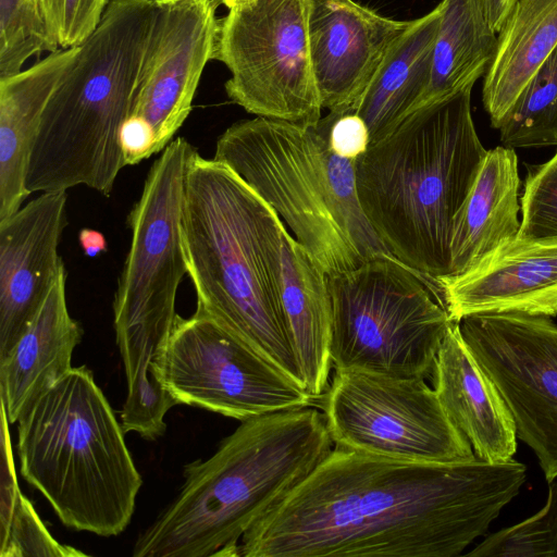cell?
I'll use <instances>...</instances> for the list:
<instances>
[{"label":"cell","mask_w":557,"mask_h":557,"mask_svg":"<svg viewBox=\"0 0 557 557\" xmlns=\"http://www.w3.org/2000/svg\"><path fill=\"white\" fill-rule=\"evenodd\" d=\"M510 459H394L334 446L243 535L237 557H455L520 492Z\"/></svg>","instance_id":"cell-1"},{"label":"cell","mask_w":557,"mask_h":557,"mask_svg":"<svg viewBox=\"0 0 557 557\" xmlns=\"http://www.w3.org/2000/svg\"><path fill=\"white\" fill-rule=\"evenodd\" d=\"M284 224L232 168L198 150L193 153L185 176L182 232L196 310L304 386L280 297Z\"/></svg>","instance_id":"cell-2"},{"label":"cell","mask_w":557,"mask_h":557,"mask_svg":"<svg viewBox=\"0 0 557 557\" xmlns=\"http://www.w3.org/2000/svg\"><path fill=\"white\" fill-rule=\"evenodd\" d=\"M334 447L311 406L240 421L206 460L184 466L174 499L144 529L134 557H237L247 530Z\"/></svg>","instance_id":"cell-3"},{"label":"cell","mask_w":557,"mask_h":557,"mask_svg":"<svg viewBox=\"0 0 557 557\" xmlns=\"http://www.w3.org/2000/svg\"><path fill=\"white\" fill-rule=\"evenodd\" d=\"M471 91L414 110L355 160L359 203L376 235L432 282L449 274L455 220L487 153Z\"/></svg>","instance_id":"cell-4"},{"label":"cell","mask_w":557,"mask_h":557,"mask_svg":"<svg viewBox=\"0 0 557 557\" xmlns=\"http://www.w3.org/2000/svg\"><path fill=\"white\" fill-rule=\"evenodd\" d=\"M160 24L161 0H110L44 110L26 174L30 194L84 185L111 195L126 166L121 129L144 84Z\"/></svg>","instance_id":"cell-5"},{"label":"cell","mask_w":557,"mask_h":557,"mask_svg":"<svg viewBox=\"0 0 557 557\" xmlns=\"http://www.w3.org/2000/svg\"><path fill=\"white\" fill-rule=\"evenodd\" d=\"M213 159L232 168L281 216L327 275L393 256L359 203L355 160L315 125L257 116L228 126Z\"/></svg>","instance_id":"cell-6"},{"label":"cell","mask_w":557,"mask_h":557,"mask_svg":"<svg viewBox=\"0 0 557 557\" xmlns=\"http://www.w3.org/2000/svg\"><path fill=\"white\" fill-rule=\"evenodd\" d=\"M17 435L22 476L65 527L100 536L126 529L143 480L86 366L72 368L27 408Z\"/></svg>","instance_id":"cell-7"},{"label":"cell","mask_w":557,"mask_h":557,"mask_svg":"<svg viewBox=\"0 0 557 557\" xmlns=\"http://www.w3.org/2000/svg\"><path fill=\"white\" fill-rule=\"evenodd\" d=\"M430 282L394 256L327 276L333 368L430 377L454 322Z\"/></svg>","instance_id":"cell-8"},{"label":"cell","mask_w":557,"mask_h":557,"mask_svg":"<svg viewBox=\"0 0 557 557\" xmlns=\"http://www.w3.org/2000/svg\"><path fill=\"white\" fill-rule=\"evenodd\" d=\"M197 150L176 137L152 163L127 216L131 245L113 298L115 338L168 343L187 274L182 215L185 176Z\"/></svg>","instance_id":"cell-9"},{"label":"cell","mask_w":557,"mask_h":557,"mask_svg":"<svg viewBox=\"0 0 557 557\" xmlns=\"http://www.w3.org/2000/svg\"><path fill=\"white\" fill-rule=\"evenodd\" d=\"M213 60L231 77L228 99L248 113L304 125L322 104L308 38V0H250L219 18Z\"/></svg>","instance_id":"cell-10"},{"label":"cell","mask_w":557,"mask_h":557,"mask_svg":"<svg viewBox=\"0 0 557 557\" xmlns=\"http://www.w3.org/2000/svg\"><path fill=\"white\" fill-rule=\"evenodd\" d=\"M319 399L334 446L423 462L476 457L425 379L335 370Z\"/></svg>","instance_id":"cell-11"},{"label":"cell","mask_w":557,"mask_h":557,"mask_svg":"<svg viewBox=\"0 0 557 557\" xmlns=\"http://www.w3.org/2000/svg\"><path fill=\"white\" fill-rule=\"evenodd\" d=\"M161 381L177 405H189L239 421L314 400L256 350L209 315H177Z\"/></svg>","instance_id":"cell-12"},{"label":"cell","mask_w":557,"mask_h":557,"mask_svg":"<svg viewBox=\"0 0 557 557\" xmlns=\"http://www.w3.org/2000/svg\"><path fill=\"white\" fill-rule=\"evenodd\" d=\"M461 335L507 405L517 437L557 479V324L549 317L484 313L459 321Z\"/></svg>","instance_id":"cell-13"},{"label":"cell","mask_w":557,"mask_h":557,"mask_svg":"<svg viewBox=\"0 0 557 557\" xmlns=\"http://www.w3.org/2000/svg\"><path fill=\"white\" fill-rule=\"evenodd\" d=\"M411 21L354 0H308V38L322 108L354 113L385 57Z\"/></svg>","instance_id":"cell-14"},{"label":"cell","mask_w":557,"mask_h":557,"mask_svg":"<svg viewBox=\"0 0 557 557\" xmlns=\"http://www.w3.org/2000/svg\"><path fill=\"white\" fill-rule=\"evenodd\" d=\"M66 190L41 193L0 221V359L26 330L64 267L58 248Z\"/></svg>","instance_id":"cell-15"},{"label":"cell","mask_w":557,"mask_h":557,"mask_svg":"<svg viewBox=\"0 0 557 557\" xmlns=\"http://www.w3.org/2000/svg\"><path fill=\"white\" fill-rule=\"evenodd\" d=\"M434 282L456 322L484 313L557 317V237L516 236L470 270Z\"/></svg>","instance_id":"cell-16"},{"label":"cell","mask_w":557,"mask_h":557,"mask_svg":"<svg viewBox=\"0 0 557 557\" xmlns=\"http://www.w3.org/2000/svg\"><path fill=\"white\" fill-rule=\"evenodd\" d=\"M433 388L451 422L468 438L475 456L505 462L517 450V432L500 393L469 350L454 321L437 351Z\"/></svg>","instance_id":"cell-17"},{"label":"cell","mask_w":557,"mask_h":557,"mask_svg":"<svg viewBox=\"0 0 557 557\" xmlns=\"http://www.w3.org/2000/svg\"><path fill=\"white\" fill-rule=\"evenodd\" d=\"M65 283L63 267L26 330L0 359L1 404L10 423L73 368L83 331L70 315Z\"/></svg>","instance_id":"cell-18"},{"label":"cell","mask_w":557,"mask_h":557,"mask_svg":"<svg viewBox=\"0 0 557 557\" xmlns=\"http://www.w3.org/2000/svg\"><path fill=\"white\" fill-rule=\"evenodd\" d=\"M280 297L302 384L317 400L330 384L332 308L327 275L307 249L282 227Z\"/></svg>","instance_id":"cell-19"},{"label":"cell","mask_w":557,"mask_h":557,"mask_svg":"<svg viewBox=\"0 0 557 557\" xmlns=\"http://www.w3.org/2000/svg\"><path fill=\"white\" fill-rule=\"evenodd\" d=\"M77 47L60 48L0 78V221L16 212L30 195L26 174L41 116Z\"/></svg>","instance_id":"cell-20"},{"label":"cell","mask_w":557,"mask_h":557,"mask_svg":"<svg viewBox=\"0 0 557 557\" xmlns=\"http://www.w3.org/2000/svg\"><path fill=\"white\" fill-rule=\"evenodd\" d=\"M520 177L515 149L487 150L472 188L454 224L450 240V275L461 274L520 228Z\"/></svg>","instance_id":"cell-21"},{"label":"cell","mask_w":557,"mask_h":557,"mask_svg":"<svg viewBox=\"0 0 557 557\" xmlns=\"http://www.w3.org/2000/svg\"><path fill=\"white\" fill-rule=\"evenodd\" d=\"M441 2L410 26L388 51L354 113L366 122L370 145L389 135L417 110L428 90Z\"/></svg>","instance_id":"cell-22"},{"label":"cell","mask_w":557,"mask_h":557,"mask_svg":"<svg viewBox=\"0 0 557 557\" xmlns=\"http://www.w3.org/2000/svg\"><path fill=\"white\" fill-rule=\"evenodd\" d=\"M557 47V0H518L497 33L482 100L499 128L527 84Z\"/></svg>","instance_id":"cell-23"},{"label":"cell","mask_w":557,"mask_h":557,"mask_svg":"<svg viewBox=\"0 0 557 557\" xmlns=\"http://www.w3.org/2000/svg\"><path fill=\"white\" fill-rule=\"evenodd\" d=\"M441 4L431 79L419 108L472 89L486 74L496 49L497 33L482 0H442Z\"/></svg>","instance_id":"cell-24"},{"label":"cell","mask_w":557,"mask_h":557,"mask_svg":"<svg viewBox=\"0 0 557 557\" xmlns=\"http://www.w3.org/2000/svg\"><path fill=\"white\" fill-rule=\"evenodd\" d=\"M499 129L508 148L557 146V47L540 66Z\"/></svg>","instance_id":"cell-25"},{"label":"cell","mask_w":557,"mask_h":557,"mask_svg":"<svg viewBox=\"0 0 557 557\" xmlns=\"http://www.w3.org/2000/svg\"><path fill=\"white\" fill-rule=\"evenodd\" d=\"M60 49L50 0H0V78Z\"/></svg>","instance_id":"cell-26"},{"label":"cell","mask_w":557,"mask_h":557,"mask_svg":"<svg viewBox=\"0 0 557 557\" xmlns=\"http://www.w3.org/2000/svg\"><path fill=\"white\" fill-rule=\"evenodd\" d=\"M471 557H557V482H550L544 507L532 517L490 534Z\"/></svg>","instance_id":"cell-27"},{"label":"cell","mask_w":557,"mask_h":557,"mask_svg":"<svg viewBox=\"0 0 557 557\" xmlns=\"http://www.w3.org/2000/svg\"><path fill=\"white\" fill-rule=\"evenodd\" d=\"M519 237H557V151L544 163L528 166L520 198Z\"/></svg>","instance_id":"cell-28"},{"label":"cell","mask_w":557,"mask_h":557,"mask_svg":"<svg viewBox=\"0 0 557 557\" xmlns=\"http://www.w3.org/2000/svg\"><path fill=\"white\" fill-rule=\"evenodd\" d=\"M79 549L61 544L48 531L32 502L20 494L0 557H82Z\"/></svg>","instance_id":"cell-29"},{"label":"cell","mask_w":557,"mask_h":557,"mask_svg":"<svg viewBox=\"0 0 557 557\" xmlns=\"http://www.w3.org/2000/svg\"><path fill=\"white\" fill-rule=\"evenodd\" d=\"M110 0H50L59 46L82 45L99 24Z\"/></svg>","instance_id":"cell-30"},{"label":"cell","mask_w":557,"mask_h":557,"mask_svg":"<svg viewBox=\"0 0 557 557\" xmlns=\"http://www.w3.org/2000/svg\"><path fill=\"white\" fill-rule=\"evenodd\" d=\"M326 127L330 148L336 154L356 160L370 145V134L363 119L357 113L329 115L322 119Z\"/></svg>","instance_id":"cell-31"},{"label":"cell","mask_w":557,"mask_h":557,"mask_svg":"<svg viewBox=\"0 0 557 557\" xmlns=\"http://www.w3.org/2000/svg\"><path fill=\"white\" fill-rule=\"evenodd\" d=\"M9 423L4 406L1 404L0 541L8 533L21 494L16 479Z\"/></svg>","instance_id":"cell-32"},{"label":"cell","mask_w":557,"mask_h":557,"mask_svg":"<svg viewBox=\"0 0 557 557\" xmlns=\"http://www.w3.org/2000/svg\"><path fill=\"white\" fill-rule=\"evenodd\" d=\"M125 165H134L156 153L154 133L147 121L129 116L120 135Z\"/></svg>","instance_id":"cell-33"},{"label":"cell","mask_w":557,"mask_h":557,"mask_svg":"<svg viewBox=\"0 0 557 557\" xmlns=\"http://www.w3.org/2000/svg\"><path fill=\"white\" fill-rule=\"evenodd\" d=\"M518 0H482L491 27L498 33Z\"/></svg>","instance_id":"cell-34"},{"label":"cell","mask_w":557,"mask_h":557,"mask_svg":"<svg viewBox=\"0 0 557 557\" xmlns=\"http://www.w3.org/2000/svg\"><path fill=\"white\" fill-rule=\"evenodd\" d=\"M78 242L85 256L94 258L99 253L107 251L108 243L104 235L89 227H84L79 231Z\"/></svg>","instance_id":"cell-35"},{"label":"cell","mask_w":557,"mask_h":557,"mask_svg":"<svg viewBox=\"0 0 557 557\" xmlns=\"http://www.w3.org/2000/svg\"><path fill=\"white\" fill-rule=\"evenodd\" d=\"M219 4L225 5L227 9L234 8L238 4H242L244 2L250 1V0H216Z\"/></svg>","instance_id":"cell-36"}]
</instances>
